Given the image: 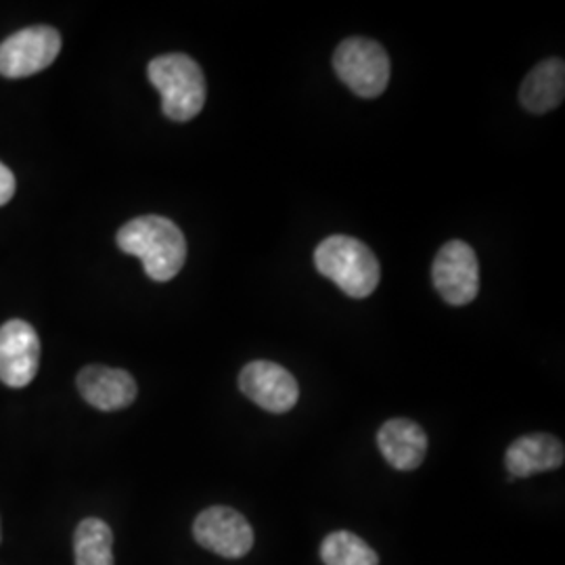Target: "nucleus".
<instances>
[{
    "label": "nucleus",
    "instance_id": "obj_7",
    "mask_svg": "<svg viewBox=\"0 0 565 565\" xmlns=\"http://www.w3.org/2000/svg\"><path fill=\"white\" fill-rule=\"evenodd\" d=\"M198 545L224 559H242L254 546V530L239 511L231 507H210L193 524Z\"/></svg>",
    "mask_w": 565,
    "mask_h": 565
},
{
    "label": "nucleus",
    "instance_id": "obj_10",
    "mask_svg": "<svg viewBox=\"0 0 565 565\" xmlns=\"http://www.w3.org/2000/svg\"><path fill=\"white\" fill-rule=\"evenodd\" d=\"M78 392L90 406L114 413L135 403L139 387L128 371L88 364L78 373Z\"/></svg>",
    "mask_w": 565,
    "mask_h": 565
},
{
    "label": "nucleus",
    "instance_id": "obj_4",
    "mask_svg": "<svg viewBox=\"0 0 565 565\" xmlns=\"http://www.w3.org/2000/svg\"><path fill=\"white\" fill-rule=\"evenodd\" d=\"M338 78L359 97L375 99L390 82V57L380 42L369 39H348L333 53Z\"/></svg>",
    "mask_w": 565,
    "mask_h": 565
},
{
    "label": "nucleus",
    "instance_id": "obj_14",
    "mask_svg": "<svg viewBox=\"0 0 565 565\" xmlns=\"http://www.w3.org/2000/svg\"><path fill=\"white\" fill-rule=\"evenodd\" d=\"M76 565H116L114 532L99 518L82 520L74 534Z\"/></svg>",
    "mask_w": 565,
    "mask_h": 565
},
{
    "label": "nucleus",
    "instance_id": "obj_6",
    "mask_svg": "<svg viewBox=\"0 0 565 565\" xmlns=\"http://www.w3.org/2000/svg\"><path fill=\"white\" fill-rule=\"evenodd\" d=\"M431 281L450 306L473 302L480 291V266L471 245L459 239L443 245L431 266Z\"/></svg>",
    "mask_w": 565,
    "mask_h": 565
},
{
    "label": "nucleus",
    "instance_id": "obj_1",
    "mask_svg": "<svg viewBox=\"0 0 565 565\" xmlns=\"http://www.w3.org/2000/svg\"><path fill=\"white\" fill-rule=\"evenodd\" d=\"M118 247L137 256L149 279L172 281L186 260V242L181 228L163 216H141L118 231Z\"/></svg>",
    "mask_w": 565,
    "mask_h": 565
},
{
    "label": "nucleus",
    "instance_id": "obj_15",
    "mask_svg": "<svg viewBox=\"0 0 565 565\" xmlns=\"http://www.w3.org/2000/svg\"><path fill=\"white\" fill-rule=\"evenodd\" d=\"M321 559L324 565H380L373 546L348 530H335L324 539Z\"/></svg>",
    "mask_w": 565,
    "mask_h": 565
},
{
    "label": "nucleus",
    "instance_id": "obj_16",
    "mask_svg": "<svg viewBox=\"0 0 565 565\" xmlns=\"http://www.w3.org/2000/svg\"><path fill=\"white\" fill-rule=\"evenodd\" d=\"M13 193H15V177L4 163L0 162V205L11 202Z\"/></svg>",
    "mask_w": 565,
    "mask_h": 565
},
{
    "label": "nucleus",
    "instance_id": "obj_5",
    "mask_svg": "<svg viewBox=\"0 0 565 565\" xmlns=\"http://www.w3.org/2000/svg\"><path fill=\"white\" fill-rule=\"evenodd\" d=\"M61 51V34L49 25L23 28L0 42V76L4 78H28L34 76L53 61Z\"/></svg>",
    "mask_w": 565,
    "mask_h": 565
},
{
    "label": "nucleus",
    "instance_id": "obj_8",
    "mask_svg": "<svg viewBox=\"0 0 565 565\" xmlns=\"http://www.w3.org/2000/svg\"><path fill=\"white\" fill-rule=\"evenodd\" d=\"M239 387L243 394L266 413L282 415L289 413L300 398V385L296 377L270 361H252L239 373Z\"/></svg>",
    "mask_w": 565,
    "mask_h": 565
},
{
    "label": "nucleus",
    "instance_id": "obj_3",
    "mask_svg": "<svg viewBox=\"0 0 565 565\" xmlns=\"http://www.w3.org/2000/svg\"><path fill=\"white\" fill-rule=\"evenodd\" d=\"M149 82L162 95V111L172 121L193 120L205 105V76L195 60L181 53L162 55L147 67Z\"/></svg>",
    "mask_w": 565,
    "mask_h": 565
},
{
    "label": "nucleus",
    "instance_id": "obj_13",
    "mask_svg": "<svg viewBox=\"0 0 565 565\" xmlns=\"http://www.w3.org/2000/svg\"><path fill=\"white\" fill-rule=\"evenodd\" d=\"M565 97V63L546 60L539 63L522 82L520 102L530 114H546L557 109Z\"/></svg>",
    "mask_w": 565,
    "mask_h": 565
},
{
    "label": "nucleus",
    "instance_id": "obj_12",
    "mask_svg": "<svg viewBox=\"0 0 565 565\" xmlns=\"http://www.w3.org/2000/svg\"><path fill=\"white\" fill-rule=\"evenodd\" d=\"M377 446L385 461L398 471H413L424 463L427 436L422 425L411 419H390L377 434Z\"/></svg>",
    "mask_w": 565,
    "mask_h": 565
},
{
    "label": "nucleus",
    "instance_id": "obj_2",
    "mask_svg": "<svg viewBox=\"0 0 565 565\" xmlns=\"http://www.w3.org/2000/svg\"><path fill=\"white\" fill-rule=\"evenodd\" d=\"M317 270L335 282L350 298H366L380 285V263L363 242L345 235H333L315 249Z\"/></svg>",
    "mask_w": 565,
    "mask_h": 565
},
{
    "label": "nucleus",
    "instance_id": "obj_9",
    "mask_svg": "<svg viewBox=\"0 0 565 565\" xmlns=\"http://www.w3.org/2000/svg\"><path fill=\"white\" fill-rule=\"evenodd\" d=\"M41 363V340L25 321H9L0 327V382L9 387L30 384Z\"/></svg>",
    "mask_w": 565,
    "mask_h": 565
},
{
    "label": "nucleus",
    "instance_id": "obj_11",
    "mask_svg": "<svg viewBox=\"0 0 565 565\" xmlns=\"http://www.w3.org/2000/svg\"><path fill=\"white\" fill-rule=\"evenodd\" d=\"M564 443L551 434H527L507 448V471L513 478L553 471L564 465Z\"/></svg>",
    "mask_w": 565,
    "mask_h": 565
},
{
    "label": "nucleus",
    "instance_id": "obj_17",
    "mask_svg": "<svg viewBox=\"0 0 565 565\" xmlns=\"http://www.w3.org/2000/svg\"><path fill=\"white\" fill-rule=\"evenodd\" d=\"M0 539H2V536H0Z\"/></svg>",
    "mask_w": 565,
    "mask_h": 565
}]
</instances>
